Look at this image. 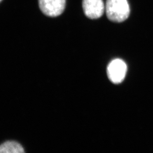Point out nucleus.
Listing matches in <instances>:
<instances>
[{
  "label": "nucleus",
  "mask_w": 153,
  "mask_h": 153,
  "mask_svg": "<svg viewBox=\"0 0 153 153\" xmlns=\"http://www.w3.org/2000/svg\"><path fill=\"white\" fill-rule=\"evenodd\" d=\"M82 7L86 16L90 19L100 18L105 10L102 0H83Z\"/></svg>",
  "instance_id": "20e7f679"
},
{
  "label": "nucleus",
  "mask_w": 153,
  "mask_h": 153,
  "mask_svg": "<svg viewBox=\"0 0 153 153\" xmlns=\"http://www.w3.org/2000/svg\"><path fill=\"white\" fill-rule=\"evenodd\" d=\"M127 71V65L122 59H117L111 62L107 68V74L110 80L119 84L123 80Z\"/></svg>",
  "instance_id": "f03ea898"
},
{
  "label": "nucleus",
  "mask_w": 153,
  "mask_h": 153,
  "mask_svg": "<svg viewBox=\"0 0 153 153\" xmlns=\"http://www.w3.org/2000/svg\"><path fill=\"white\" fill-rule=\"evenodd\" d=\"M0 1H2V0H0Z\"/></svg>",
  "instance_id": "423d86ee"
},
{
  "label": "nucleus",
  "mask_w": 153,
  "mask_h": 153,
  "mask_svg": "<svg viewBox=\"0 0 153 153\" xmlns=\"http://www.w3.org/2000/svg\"><path fill=\"white\" fill-rule=\"evenodd\" d=\"M42 13L50 17L61 15L65 9V0H38Z\"/></svg>",
  "instance_id": "7ed1b4c3"
},
{
  "label": "nucleus",
  "mask_w": 153,
  "mask_h": 153,
  "mask_svg": "<svg viewBox=\"0 0 153 153\" xmlns=\"http://www.w3.org/2000/svg\"><path fill=\"white\" fill-rule=\"evenodd\" d=\"M0 152L1 153H22L25 150L22 145L15 141H7L1 145Z\"/></svg>",
  "instance_id": "39448f33"
},
{
  "label": "nucleus",
  "mask_w": 153,
  "mask_h": 153,
  "mask_svg": "<svg viewBox=\"0 0 153 153\" xmlns=\"http://www.w3.org/2000/svg\"><path fill=\"white\" fill-rule=\"evenodd\" d=\"M105 8L107 17L112 22H123L130 14L127 0H107Z\"/></svg>",
  "instance_id": "f257e3e1"
}]
</instances>
